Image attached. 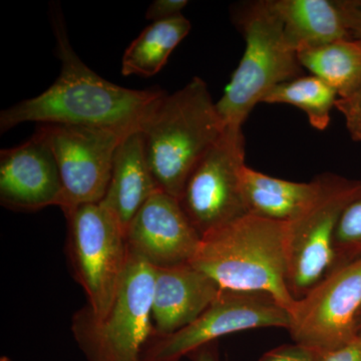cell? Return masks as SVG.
Instances as JSON below:
<instances>
[{"mask_svg": "<svg viewBox=\"0 0 361 361\" xmlns=\"http://www.w3.org/2000/svg\"><path fill=\"white\" fill-rule=\"evenodd\" d=\"M52 32L61 73L47 90L0 113V133L23 123L139 129L164 90H130L99 77L71 47L59 4L51 6Z\"/></svg>", "mask_w": 361, "mask_h": 361, "instance_id": "obj_1", "label": "cell"}, {"mask_svg": "<svg viewBox=\"0 0 361 361\" xmlns=\"http://www.w3.org/2000/svg\"><path fill=\"white\" fill-rule=\"evenodd\" d=\"M225 129L201 78L194 77L173 94L164 92L139 125L160 190L179 198L190 173Z\"/></svg>", "mask_w": 361, "mask_h": 361, "instance_id": "obj_2", "label": "cell"}, {"mask_svg": "<svg viewBox=\"0 0 361 361\" xmlns=\"http://www.w3.org/2000/svg\"><path fill=\"white\" fill-rule=\"evenodd\" d=\"M288 222L246 214L204 235L191 264L221 289L264 292L290 311L287 286Z\"/></svg>", "mask_w": 361, "mask_h": 361, "instance_id": "obj_3", "label": "cell"}, {"mask_svg": "<svg viewBox=\"0 0 361 361\" xmlns=\"http://www.w3.org/2000/svg\"><path fill=\"white\" fill-rule=\"evenodd\" d=\"M232 20L243 35L245 51L216 106L226 127L242 128L271 90L302 77L303 68L287 42L272 0L239 4Z\"/></svg>", "mask_w": 361, "mask_h": 361, "instance_id": "obj_4", "label": "cell"}, {"mask_svg": "<svg viewBox=\"0 0 361 361\" xmlns=\"http://www.w3.org/2000/svg\"><path fill=\"white\" fill-rule=\"evenodd\" d=\"M156 269L129 250L127 266L110 310L97 319L85 307L73 332L87 361H142L155 336L152 303Z\"/></svg>", "mask_w": 361, "mask_h": 361, "instance_id": "obj_5", "label": "cell"}, {"mask_svg": "<svg viewBox=\"0 0 361 361\" xmlns=\"http://www.w3.org/2000/svg\"><path fill=\"white\" fill-rule=\"evenodd\" d=\"M68 250L75 279L87 295V310L97 319L110 310L129 258L126 233L101 203L65 211Z\"/></svg>", "mask_w": 361, "mask_h": 361, "instance_id": "obj_6", "label": "cell"}, {"mask_svg": "<svg viewBox=\"0 0 361 361\" xmlns=\"http://www.w3.org/2000/svg\"><path fill=\"white\" fill-rule=\"evenodd\" d=\"M319 190L302 213L288 222L287 286L302 298L334 264V236L341 214L361 197V180L324 173Z\"/></svg>", "mask_w": 361, "mask_h": 361, "instance_id": "obj_7", "label": "cell"}, {"mask_svg": "<svg viewBox=\"0 0 361 361\" xmlns=\"http://www.w3.org/2000/svg\"><path fill=\"white\" fill-rule=\"evenodd\" d=\"M245 166L242 128L226 127L190 173L178 200L201 237L249 214L241 185Z\"/></svg>", "mask_w": 361, "mask_h": 361, "instance_id": "obj_8", "label": "cell"}, {"mask_svg": "<svg viewBox=\"0 0 361 361\" xmlns=\"http://www.w3.org/2000/svg\"><path fill=\"white\" fill-rule=\"evenodd\" d=\"M290 324V311L270 294L222 289L196 320L146 346L142 361H180L220 337L265 327L288 329Z\"/></svg>", "mask_w": 361, "mask_h": 361, "instance_id": "obj_9", "label": "cell"}, {"mask_svg": "<svg viewBox=\"0 0 361 361\" xmlns=\"http://www.w3.org/2000/svg\"><path fill=\"white\" fill-rule=\"evenodd\" d=\"M290 314L292 341L320 355L353 338L361 314V256L331 268Z\"/></svg>", "mask_w": 361, "mask_h": 361, "instance_id": "obj_10", "label": "cell"}, {"mask_svg": "<svg viewBox=\"0 0 361 361\" xmlns=\"http://www.w3.org/2000/svg\"><path fill=\"white\" fill-rule=\"evenodd\" d=\"M51 145L63 187L61 210L101 203L110 183L114 157L135 129L92 126L39 125Z\"/></svg>", "mask_w": 361, "mask_h": 361, "instance_id": "obj_11", "label": "cell"}, {"mask_svg": "<svg viewBox=\"0 0 361 361\" xmlns=\"http://www.w3.org/2000/svg\"><path fill=\"white\" fill-rule=\"evenodd\" d=\"M201 239L179 200L161 190L149 197L126 231L129 250L155 268L191 262Z\"/></svg>", "mask_w": 361, "mask_h": 361, "instance_id": "obj_12", "label": "cell"}, {"mask_svg": "<svg viewBox=\"0 0 361 361\" xmlns=\"http://www.w3.org/2000/svg\"><path fill=\"white\" fill-rule=\"evenodd\" d=\"M63 187L56 157L42 130L13 148L0 151V202L16 211L61 208Z\"/></svg>", "mask_w": 361, "mask_h": 361, "instance_id": "obj_13", "label": "cell"}, {"mask_svg": "<svg viewBox=\"0 0 361 361\" xmlns=\"http://www.w3.org/2000/svg\"><path fill=\"white\" fill-rule=\"evenodd\" d=\"M152 318L155 336H166L196 320L222 289L191 263L155 268Z\"/></svg>", "mask_w": 361, "mask_h": 361, "instance_id": "obj_14", "label": "cell"}, {"mask_svg": "<svg viewBox=\"0 0 361 361\" xmlns=\"http://www.w3.org/2000/svg\"><path fill=\"white\" fill-rule=\"evenodd\" d=\"M159 190L141 133L139 129L132 130L116 149L110 183L101 204L115 216L126 233L137 211Z\"/></svg>", "mask_w": 361, "mask_h": 361, "instance_id": "obj_15", "label": "cell"}, {"mask_svg": "<svg viewBox=\"0 0 361 361\" xmlns=\"http://www.w3.org/2000/svg\"><path fill=\"white\" fill-rule=\"evenodd\" d=\"M296 51L350 39L338 0H272Z\"/></svg>", "mask_w": 361, "mask_h": 361, "instance_id": "obj_16", "label": "cell"}, {"mask_svg": "<svg viewBox=\"0 0 361 361\" xmlns=\"http://www.w3.org/2000/svg\"><path fill=\"white\" fill-rule=\"evenodd\" d=\"M247 211L265 219L290 222L314 200L319 178L307 183L292 182L263 174L248 166L241 176Z\"/></svg>", "mask_w": 361, "mask_h": 361, "instance_id": "obj_17", "label": "cell"}, {"mask_svg": "<svg viewBox=\"0 0 361 361\" xmlns=\"http://www.w3.org/2000/svg\"><path fill=\"white\" fill-rule=\"evenodd\" d=\"M191 27V23L183 14L152 23L126 49L122 59L123 75L149 78L157 75Z\"/></svg>", "mask_w": 361, "mask_h": 361, "instance_id": "obj_18", "label": "cell"}, {"mask_svg": "<svg viewBox=\"0 0 361 361\" xmlns=\"http://www.w3.org/2000/svg\"><path fill=\"white\" fill-rule=\"evenodd\" d=\"M301 66L322 78L343 97L361 78V47L342 39L297 51Z\"/></svg>", "mask_w": 361, "mask_h": 361, "instance_id": "obj_19", "label": "cell"}, {"mask_svg": "<svg viewBox=\"0 0 361 361\" xmlns=\"http://www.w3.org/2000/svg\"><path fill=\"white\" fill-rule=\"evenodd\" d=\"M338 94L334 87L315 75L299 77L274 87L263 103L296 106L307 116L316 130H324L330 123V113L336 108Z\"/></svg>", "mask_w": 361, "mask_h": 361, "instance_id": "obj_20", "label": "cell"}, {"mask_svg": "<svg viewBox=\"0 0 361 361\" xmlns=\"http://www.w3.org/2000/svg\"><path fill=\"white\" fill-rule=\"evenodd\" d=\"M361 256V197L351 202L341 214L334 243V264Z\"/></svg>", "mask_w": 361, "mask_h": 361, "instance_id": "obj_21", "label": "cell"}, {"mask_svg": "<svg viewBox=\"0 0 361 361\" xmlns=\"http://www.w3.org/2000/svg\"><path fill=\"white\" fill-rule=\"evenodd\" d=\"M336 109L345 120L346 129L351 139L361 141V78L348 94L337 99Z\"/></svg>", "mask_w": 361, "mask_h": 361, "instance_id": "obj_22", "label": "cell"}, {"mask_svg": "<svg viewBox=\"0 0 361 361\" xmlns=\"http://www.w3.org/2000/svg\"><path fill=\"white\" fill-rule=\"evenodd\" d=\"M320 353L313 349L297 344H284L267 351L259 361H318Z\"/></svg>", "mask_w": 361, "mask_h": 361, "instance_id": "obj_23", "label": "cell"}, {"mask_svg": "<svg viewBox=\"0 0 361 361\" xmlns=\"http://www.w3.org/2000/svg\"><path fill=\"white\" fill-rule=\"evenodd\" d=\"M188 4L187 0H155L147 11V20L156 23L176 18L182 14Z\"/></svg>", "mask_w": 361, "mask_h": 361, "instance_id": "obj_24", "label": "cell"}, {"mask_svg": "<svg viewBox=\"0 0 361 361\" xmlns=\"http://www.w3.org/2000/svg\"><path fill=\"white\" fill-rule=\"evenodd\" d=\"M350 39L361 47V0H338Z\"/></svg>", "mask_w": 361, "mask_h": 361, "instance_id": "obj_25", "label": "cell"}, {"mask_svg": "<svg viewBox=\"0 0 361 361\" xmlns=\"http://www.w3.org/2000/svg\"><path fill=\"white\" fill-rule=\"evenodd\" d=\"M318 361H361V331L343 345L322 353Z\"/></svg>", "mask_w": 361, "mask_h": 361, "instance_id": "obj_26", "label": "cell"}, {"mask_svg": "<svg viewBox=\"0 0 361 361\" xmlns=\"http://www.w3.org/2000/svg\"><path fill=\"white\" fill-rule=\"evenodd\" d=\"M194 361H217L212 346L208 345L195 353Z\"/></svg>", "mask_w": 361, "mask_h": 361, "instance_id": "obj_27", "label": "cell"}, {"mask_svg": "<svg viewBox=\"0 0 361 361\" xmlns=\"http://www.w3.org/2000/svg\"><path fill=\"white\" fill-rule=\"evenodd\" d=\"M357 331H361V314H360V320H358Z\"/></svg>", "mask_w": 361, "mask_h": 361, "instance_id": "obj_28", "label": "cell"}, {"mask_svg": "<svg viewBox=\"0 0 361 361\" xmlns=\"http://www.w3.org/2000/svg\"><path fill=\"white\" fill-rule=\"evenodd\" d=\"M0 361H11L9 360L8 357H6V356H2L1 358H0Z\"/></svg>", "mask_w": 361, "mask_h": 361, "instance_id": "obj_29", "label": "cell"}]
</instances>
